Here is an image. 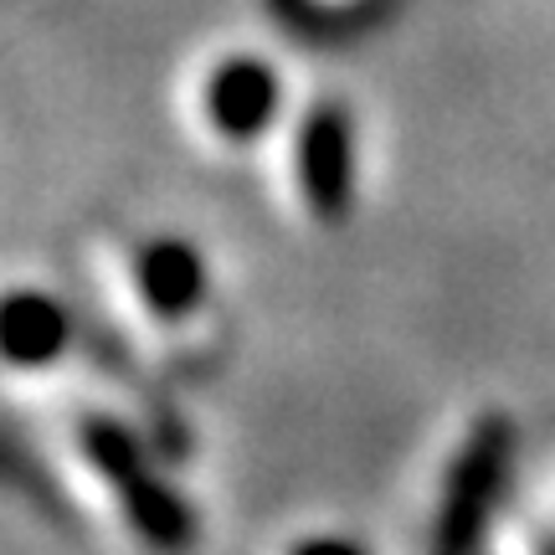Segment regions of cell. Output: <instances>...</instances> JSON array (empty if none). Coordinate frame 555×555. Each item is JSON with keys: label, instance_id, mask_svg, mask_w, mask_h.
I'll use <instances>...</instances> for the list:
<instances>
[{"label": "cell", "instance_id": "cell-2", "mask_svg": "<svg viewBox=\"0 0 555 555\" xmlns=\"http://www.w3.org/2000/svg\"><path fill=\"white\" fill-rule=\"evenodd\" d=\"M93 330V309L62 288L41 278H0V391L21 397V406L67 391L103 360Z\"/></svg>", "mask_w": 555, "mask_h": 555}, {"label": "cell", "instance_id": "cell-5", "mask_svg": "<svg viewBox=\"0 0 555 555\" xmlns=\"http://www.w3.org/2000/svg\"><path fill=\"white\" fill-rule=\"evenodd\" d=\"M191 129L221 155H253L273 150L283 124L294 114L288 78L258 47H221L191 78Z\"/></svg>", "mask_w": 555, "mask_h": 555}, {"label": "cell", "instance_id": "cell-9", "mask_svg": "<svg viewBox=\"0 0 555 555\" xmlns=\"http://www.w3.org/2000/svg\"><path fill=\"white\" fill-rule=\"evenodd\" d=\"M21 468V437L11 427V412H5V401H0V474H11Z\"/></svg>", "mask_w": 555, "mask_h": 555}, {"label": "cell", "instance_id": "cell-7", "mask_svg": "<svg viewBox=\"0 0 555 555\" xmlns=\"http://www.w3.org/2000/svg\"><path fill=\"white\" fill-rule=\"evenodd\" d=\"M391 5L397 0H273V11L288 16V26L314 37H356L391 16Z\"/></svg>", "mask_w": 555, "mask_h": 555}, {"label": "cell", "instance_id": "cell-6", "mask_svg": "<svg viewBox=\"0 0 555 555\" xmlns=\"http://www.w3.org/2000/svg\"><path fill=\"white\" fill-rule=\"evenodd\" d=\"M483 555H555V448L540 457L530 483L509 494Z\"/></svg>", "mask_w": 555, "mask_h": 555}, {"label": "cell", "instance_id": "cell-3", "mask_svg": "<svg viewBox=\"0 0 555 555\" xmlns=\"http://www.w3.org/2000/svg\"><path fill=\"white\" fill-rule=\"evenodd\" d=\"M515 483V422L499 412L468 416L442 453L422 509V555H483Z\"/></svg>", "mask_w": 555, "mask_h": 555}, {"label": "cell", "instance_id": "cell-4", "mask_svg": "<svg viewBox=\"0 0 555 555\" xmlns=\"http://www.w3.org/2000/svg\"><path fill=\"white\" fill-rule=\"evenodd\" d=\"M283 201L294 206L298 221L319 232H339L360 206V180H365V139L360 114L339 93H314L294 103V114L273 139Z\"/></svg>", "mask_w": 555, "mask_h": 555}, {"label": "cell", "instance_id": "cell-8", "mask_svg": "<svg viewBox=\"0 0 555 555\" xmlns=\"http://www.w3.org/2000/svg\"><path fill=\"white\" fill-rule=\"evenodd\" d=\"M268 555H371V545L350 530H335V525H309V530H294L288 540H278Z\"/></svg>", "mask_w": 555, "mask_h": 555}, {"label": "cell", "instance_id": "cell-1", "mask_svg": "<svg viewBox=\"0 0 555 555\" xmlns=\"http://www.w3.org/2000/svg\"><path fill=\"white\" fill-rule=\"evenodd\" d=\"M99 339L144 380H191L227 345V304L206 247L170 227L103 232L82 247Z\"/></svg>", "mask_w": 555, "mask_h": 555}]
</instances>
